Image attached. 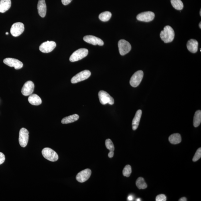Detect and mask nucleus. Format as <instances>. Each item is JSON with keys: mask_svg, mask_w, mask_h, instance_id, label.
<instances>
[{"mask_svg": "<svg viewBox=\"0 0 201 201\" xmlns=\"http://www.w3.org/2000/svg\"><path fill=\"white\" fill-rule=\"evenodd\" d=\"M175 33L174 29L169 25L165 26L163 30L161 31L160 37L162 40L165 43L172 42L174 38Z\"/></svg>", "mask_w": 201, "mask_h": 201, "instance_id": "f257e3e1", "label": "nucleus"}, {"mask_svg": "<svg viewBox=\"0 0 201 201\" xmlns=\"http://www.w3.org/2000/svg\"><path fill=\"white\" fill-rule=\"evenodd\" d=\"M88 53V49L82 48L75 51L70 57V62H75L82 59L87 56Z\"/></svg>", "mask_w": 201, "mask_h": 201, "instance_id": "f03ea898", "label": "nucleus"}, {"mask_svg": "<svg viewBox=\"0 0 201 201\" xmlns=\"http://www.w3.org/2000/svg\"><path fill=\"white\" fill-rule=\"evenodd\" d=\"M42 154L45 159L50 161H56L59 159L58 155L56 152L50 148L46 147L43 149Z\"/></svg>", "mask_w": 201, "mask_h": 201, "instance_id": "7ed1b4c3", "label": "nucleus"}, {"mask_svg": "<svg viewBox=\"0 0 201 201\" xmlns=\"http://www.w3.org/2000/svg\"><path fill=\"white\" fill-rule=\"evenodd\" d=\"M98 97H99L100 103L103 105L108 104L112 105L114 104V100L113 97L108 94L107 92L100 90L98 93Z\"/></svg>", "mask_w": 201, "mask_h": 201, "instance_id": "20e7f679", "label": "nucleus"}, {"mask_svg": "<svg viewBox=\"0 0 201 201\" xmlns=\"http://www.w3.org/2000/svg\"><path fill=\"white\" fill-rule=\"evenodd\" d=\"M91 75V73L88 70H84L79 73L72 78L71 82L72 84L82 81L87 79Z\"/></svg>", "mask_w": 201, "mask_h": 201, "instance_id": "39448f33", "label": "nucleus"}, {"mask_svg": "<svg viewBox=\"0 0 201 201\" xmlns=\"http://www.w3.org/2000/svg\"><path fill=\"white\" fill-rule=\"evenodd\" d=\"M143 72L142 70H138L136 72L131 76L130 81V84L133 87H137L141 84L143 78Z\"/></svg>", "mask_w": 201, "mask_h": 201, "instance_id": "423d86ee", "label": "nucleus"}, {"mask_svg": "<svg viewBox=\"0 0 201 201\" xmlns=\"http://www.w3.org/2000/svg\"><path fill=\"white\" fill-rule=\"evenodd\" d=\"M29 139V132L24 128H21L19 132V142L21 146L25 147L27 145Z\"/></svg>", "mask_w": 201, "mask_h": 201, "instance_id": "0eeeda50", "label": "nucleus"}, {"mask_svg": "<svg viewBox=\"0 0 201 201\" xmlns=\"http://www.w3.org/2000/svg\"><path fill=\"white\" fill-rule=\"evenodd\" d=\"M118 47L120 54L124 56L131 50V47L130 43L125 40H121L118 42Z\"/></svg>", "mask_w": 201, "mask_h": 201, "instance_id": "6e6552de", "label": "nucleus"}, {"mask_svg": "<svg viewBox=\"0 0 201 201\" xmlns=\"http://www.w3.org/2000/svg\"><path fill=\"white\" fill-rule=\"evenodd\" d=\"M24 30V24L20 22L13 23L10 29L11 34L15 37L19 36L23 33Z\"/></svg>", "mask_w": 201, "mask_h": 201, "instance_id": "1a4fd4ad", "label": "nucleus"}, {"mask_svg": "<svg viewBox=\"0 0 201 201\" xmlns=\"http://www.w3.org/2000/svg\"><path fill=\"white\" fill-rule=\"evenodd\" d=\"M56 46V43L54 41H48L41 44L39 50L43 53H49L52 52Z\"/></svg>", "mask_w": 201, "mask_h": 201, "instance_id": "9d476101", "label": "nucleus"}, {"mask_svg": "<svg viewBox=\"0 0 201 201\" xmlns=\"http://www.w3.org/2000/svg\"><path fill=\"white\" fill-rule=\"evenodd\" d=\"M155 17L154 13L151 11H147L140 13L137 16V18L139 21L149 22L153 20Z\"/></svg>", "mask_w": 201, "mask_h": 201, "instance_id": "9b49d317", "label": "nucleus"}, {"mask_svg": "<svg viewBox=\"0 0 201 201\" xmlns=\"http://www.w3.org/2000/svg\"><path fill=\"white\" fill-rule=\"evenodd\" d=\"M3 63L11 67H14L15 70H19L23 68V64L21 61L17 59L7 58L3 60Z\"/></svg>", "mask_w": 201, "mask_h": 201, "instance_id": "f8f14e48", "label": "nucleus"}, {"mask_svg": "<svg viewBox=\"0 0 201 201\" xmlns=\"http://www.w3.org/2000/svg\"><path fill=\"white\" fill-rule=\"evenodd\" d=\"M91 174V171L89 169H86L80 171L76 176V179L78 182L84 183L88 180Z\"/></svg>", "mask_w": 201, "mask_h": 201, "instance_id": "ddd939ff", "label": "nucleus"}, {"mask_svg": "<svg viewBox=\"0 0 201 201\" xmlns=\"http://www.w3.org/2000/svg\"><path fill=\"white\" fill-rule=\"evenodd\" d=\"M34 89V85L31 81L25 82L21 90L22 94L24 96L31 95L33 93Z\"/></svg>", "mask_w": 201, "mask_h": 201, "instance_id": "4468645a", "label": "nucleus"}, {"mask_svg": "<svg viewBox=\"0 0 201 201\" xmlns=\"http://www.w3.org/2000/svg\"><path fill=\"white\" fill-rule=\"evenodd\" d=\"M84 40L89 44L94 45H98L102 46L104 44V42L101 39L93 35H86L84 37Z\"/></svg>", "mask_w": 201, "mask_h": 201, "instance_id": "2eb2a0df", "label": "nucleus"}, {"mask_svg": "<svg viewBox=\"0 0 201 201\" xmlns=\"http://www.w3.org/2000/svg\"><path fill=\"white\" fill-rule=\"evenodd\" d=\"M37 9L40 16L44 17L47 12V7L45 0H39L37 4Z\"/></svg>", "mask_w": 201, "mask_h": 201, "instance_id": "dca6fc26", "label": "nucleus"}, {"mask_svg": "<svg viewBox=\"0 0 201 201\" xmlns=\"http://www.w3.org/2000/svg\"><path fill=\"white\" fill-rule=\"evenodd\" d=\"M198 41L194 39H191L187 43V48L190 52L196 53L198 52Z\"/></svg>", "mask_w": 201, "mask_h": 201, "instance_id": "f3484780", "label": "nucleus"}, {"mask_svg": "<svg viewBox=\"0 0 201 201\" xmlns=\"http://www.w3.org/2000/svg\"><path fill=\"white\" fill-rule=\"evenodd\" d=\"M142 114V111L141 110H137L136 113L135 117H134L132 126V129L134 131H135L137 129L139 125V122L140 121Z\"/></svg>", "mask_w": 201, "mask_h": 201, "instance_id": "a211bd4d", "label": "nucleus"}, {"mask_svg": "<svg viewBox=\"0 0 201 201\" xmlns=\"http://www.w3.org/2000/svg\"><path fill=\"white\" fill-rule=\"evenodd\" d=\"M11 5V0H0V13L6 12L10 9Z\"/></svg>", "mask_w": 201, "mask_h": 201, "instance_id": "6ab92c4d", "label": "nucleus"}, {"mask_svg": "<svg viewBox=\"0 0 201 201\" xmlns=\"http://www.w3.org/2000/svg\"><path fill=\"white\" fill-rule=\"evenodd\" d=\"M29 103L33 105L39 106L42 103L41 98L37 94H31L28 98Z\"/></svg>", "mask_w": 201, "mask_h": 201, "instance_id": "aec40b11", "label": "nucleus"}, {"mask_svg": "<svg viewBox=\"0 0 201 201\" xmlns=\"http://www.w3.org/2000/svg\"><path fill=\"white\" fill-rule=\"evenodd\" d=\"M79 119V116L78 114H74L73 115L64 118L62 120V123L66 124L73 123V122L78 121Z\"/></svg>", "mask_w": 201, "mask_h": 201, "instance_id": "412c9836", "label": "nucleus"}, {"mask_svg": "<svg viewBox=\"0 0 201 201\" xmlns=\"http://www.w3.org/2000/svg\"><path fill=\"white\" fill-rule=\"evenodd\" d=\"M169 142L173 144H177L181 141V136L179 133L173 134L169 137Z\"/></svg>", "mask_w": 201, "mask_h": 201, "instance_id": "4be33fe9", "label": "nucleus"}, {"mask_svg": "<svg viewBox=\"0 0 201 201\" xmlns=\"http://www.w3.org/2000/svg\"><path fill=\"white\" fill-rule=\"evenodd\" d=\"M201 122V111L198 110L195 113L193 119V125L195 127L200 125Z\"/></svg>", "mask_w": 201, "mask_h": 201, "instance_id": "5701e85b", "label": "nucleus"}, {"mask_svg": "<svg viewBox=\"0 0 201 201\" xmlns=\"http://www.w3.org/2000/svg\"><path fill=\"white\" fill-rule=\"evenodd\" d=\"M171 3L172 6L178 10H181L184 7V5L181 0H171Z\"/></svg>", "mask_w": 201, "mask_h": 201, "instance_id": "b1692460", "label": "nucleus"}, {"mask_svg": "<svg viewBox=\"0 0 201 201\" xmlns=\"http://www.w3.org/2000/svg\"><path fill=\"white\" fill-rule=\"evenodd\" d=\"M111 13L109 11H106L100 13L99 18L100 21L106 22L109 21L111 17Z\"/></svg>", "mask_w": 201, "mask_h": 201, "instance_id": "393cba45", "label": "nucleus"}, {"mask_svg": "<svg viewBox=\"0 0 201 201\" xmlns=\"http://www.w3.org/2000/svg\"><path fill=\"white\" fill-rule=\"evenodd\" d=\"M136 185L140 189H144L147 188V185L143 178L139 177L136 181Z\"/></svg>", "mask_w": 201, "mask_h": 201, "instance_id": "a878e982", "label": "nucleus"}, {"mask_svg": "<svg viewBox=\"0 0 201 201\" xmlns=\"http://www.w3.org/2000/svg\"><path fill=\"white\" fill-rule=\"evenodd\" d=\"M131 173V165H126L123 169V174L124 176L129 177Z\"/></svg>", "mask_w": 201, "mask_h": 201, "instance_id": "bb28decb", "label": "nucleus"}, {"mask_svg": "<svg viewBox=\"0 0 201 201\" xmlns=\"http://www.w3.org/2000/svg\"><path fill=\"white\" fill-rule=\"evenodd\" d=\"M106 147L110 151L114 152V147L113 142L110 139H107L106 141Z\"/></svg>", "mask_w": 201, "mask_h": 201, "instance_id": "cd10ccee", "label": "nucleus"}, {"mask_svg": "<svg viewBox=\"0 0 201 201\" xmlns=\"http://www.w3.org/2000/svg\"><path fill=\"white\" fill-rule=\"evenodd\" d=\"M201 157V147L198 149L193 159V162H196Z\"/></svg>", "mask_w": 201, "mask_h": 201, "instance_id": "c85d7f7f", "label": "nucleus"}, {"mask_svg": "<svg viewBox=\"0 0 201 201\" xmlns=\"http://www.w3.org/2000/svg\"><path fill=\"white\" fill-rule=\"evenodd\" d=\"M166 200L167 197L163 194H159L156 198V201H166Z\"/></svg>", "mask_w": 201, "mask_h": 201, "instance_id": "c756f323", "label": "nucleus"}, {"mask_svg": "<svg viewBox=\"0 0 201 201\" xmlns=\"http://www.w3.org/2000/svg\"><path fill=\"white\" fill-rule=\"evenodd\" d=\"M5 160V156L3 153L0 152V165L3 164Z\"/></svg>", "mask_w": 201, "mask_h": 201, "instance_id": "7c9ffc66", "label": "nucleus"}, {"mask_svg": "<svg viewBox=\"0 0 201 201\" xmlns=\"http://www.w3.org/2000/svg\"><path fill=\"white\" fill-rule=\"evenodd\" d=\"M72 1V0H62V3L64 5H67L69 4Z\"/></svg>", "mask_w": 201, "mask_h": 201, "instance_id": "2f4dec72", "label": "nucleus"}, {"mask_svg": "<svg viewBox=\"0 0 201 201\" xmlns=\"http://www.w3.org/2000/svg\"><path fill=\"white\" fill-rule=\"evenodd\" d=\"M114 153L113 151H110V152L108 153V156L110 158H112L114 156Z\"/></svg>", "mask_w": 201, "mask_h": 201, "instance_id": "473e14b6", "label": "nucleus"}, {"mask_svg": "<svg viewBox=\"0 0 201 201\" xmlns=\"http://www.w3.org/2000/svg\"><path fill=\"white\" fill-rule=\"evenodd\" d=\"M134 197L132 195H130L128 197V200L129 201H132L133 200Z\"/></svg>", "mask_w": 201, "mask_h": 201, "instance_id": "72a5a7b5", "label": "nucleus"}, {"mask_svg": "<svg viewBox=\"0 0 201 201\" xmlns=\"http://www.w3.org/2000/svg\"><path fill=\"white\" fill-rule=\"evenodd\" d=\"M179 201H187V199L185 197H183V198H181L180 200H179Z\"/></svg>", "mask_w": 201, "mask_h": 201, "instance_id": "f704fd0d", "label": "nucleus"}, {"mask_svg": "<svg viewBox=\"0 0 201 201\" xmlns=\"http://www.w3.org/2000/svg\"><path fill=\"white\" fill-rule=\"evenodd\" d=\"M199 27L201 29V23L200 22L199 23Z\"/></svg>", "mask_w": 201, "mask_h": 201, "instance_id": "c9c22d12", "label": "nucleus"}, {"mask_svg": "<svg viewBox=\"0 0 201 201\" xmlns=\"http://www.w3.org/2000/svg\"><path fill=\"white\" fill-rule=\"evenodd\" d=\"M137 201H141V199L137 198Z\"/></svg>", "mask_w": 201, "mask_h": 201, "instance_id": "e433bc0d", "label": "nucleus"}, {"mask_svg": "<svg viewBox=\"0 0 201 201\" xmlns=\"http://www.w3.org/2000/svg\"><path fill=\"white\" fill-rule=\"evenodd\" d=\"M8 34H9V33H8V32H6V35H8Z\"/></svg>", "mask_w": 201, "mask_h": 201, "instance_id": "4c0bfd02", "label": "nucleus"}, {"mask_svg": "<svg viewBox=\"0 0 201 201\" xmlns=\"http://www.w3.org/2000/svg\"><path fill=\"white\" fill-rule=\"evenodd\" d=\"M200 16L201 15V10H200Z\"/></svg>", "mask_w": 201, "mask_h": 201, "instance_id": "58836bf2", "label": "nucleus"}]
</instances>
